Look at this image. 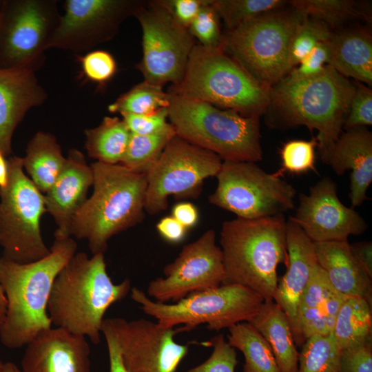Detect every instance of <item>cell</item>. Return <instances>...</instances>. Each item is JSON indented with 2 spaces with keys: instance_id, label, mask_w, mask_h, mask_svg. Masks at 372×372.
<instances>
[{
  "instance_id": "6da1fadb",
  "label": "cell",
  "mask_w": 372,
  "mask_h": 372,
  "mask_svg": "<svg viewBox=\"0 0 372 372\" xmlns=\"http://www.w3.org/2000/svg\"><path fill=\"white\" fill-rule=\"evenodd\" d=\"M71 237H55L50 253L29 263L0 257V287L6 311L0 324V341L8 349H19L52 328L48 303L54 279L76 254Z\"/></svg>"
},
{
  "instance_id": "7a4b0ae2",
  "label": "cell",
  "mask_w": 372,
  "mask_h": 372,
  "mask_svg": "<svg viewBox=\"0 0 372 372\" xmlns=\"http://www.w3.org/2000/svg\"><path fill=\"white\" fill-rule=\"evenodd\" d=\"M355 90V85L329 65L309 78L285 76L269 90L268 107L273 113L269 125L283 128L304 125L317 130L323 161L342 133Z\"/></svg>"
},
{
  "instance_id": "3957f363",
  "label": "cell",
  "mask_w": 372,
  "mask_h": 372,
  "mask_svg": "<svg viewBox=\"0 0 372 372\" xmlns=\"http://www.w3.org/2000/svg\"><path fill=\"white\" fill-rule=\"evenodd\" d=\"M126 278L114 284L106 270L104 254L89 258L76 253L56 276L50 291L48 313L52 324L72 334L101 341L104 315L131 291Z\"/></svg>"
},
{
  "instance_id": "277c9868",
  "label": "cell",
  "mask_w": 372,
  "mask_h": 372,
  "mask_svg": "<svg viewBox=\"0 0 372 372\" xmlns=\"http://www.w3.org/2000/svg\"><path fill=\"white\" fill-rule=\"evenodd\" d=\"M93 193L74 214L70 236L86 239L93 254H104L114 235L141 223L145 216L147 178L121 163H92Z\"/></svg>"
},
{
  "instance_id": "5b68a950",
  "label": "cell",
  "mask_w": 372,
  "mask_h": 372,
  "mask_svg": "<svg viewBox=\"0 0 372 372\" xmlns=\"http://www.w3.org/2000/svg\"><path fill=\"white\" fill-rule=\"evenodd\" d=\"M287 220L284 214L225 221L220 244L225 278L223 284H238L273 300L279 264L286 265Z\"/></svg>"
},
{
  "instance_id": "8992f818",
  "label": "cell",
  "mask_w": 372,
  "mask_h": 372,
  "mask_svg": "<svg viewBox=\"0 0 372 372\" xmlns=\"http://www.w3.org/2000/svg\"><path fill=\"white\" fill-rule=\"evenodd\" d=\"M167 92V118L176 136L223 161L262 160L260 116H244L232 110Z\"/></svg>"
},
{
  "instance_id": "52a82bcc",
  "label": "cell",
  "mask_w": 372,
  "mask_h": 372,
  "mask_svg": "<svg viewBox=\"0 0 372 372\" xmlns=\"http://www.w3.org/2000/svg\"><path fill=\"white\" fill-rule=\"evenodd\" d=\"M269 88L249 75L221 48L196 43L182 81L168 92L240 114L260 116L270 103Z\"/></svg>"
},
{
  "instance_id": "ba28073f",
  "label": "cell",
  "mask_w": 372,
  "mask_h": 372,
  "mask_svg": "<svg viewBox=\"0 0 372 372\" xmlns=\"http://www.w3.org/2000/svg\"><path fill=\"white\" fill-rule=\"evenodd\" d=\"M291 8L265 13L227 30L223 35V52L269 89L293 69L291 45L306 16Z\"/></svg>"
},
{
  "instance_id": "9c48e42d",
  "label": "cell",
  "mask_w": 372,
  "mask_h": 372,
  "mask_svg": "<svg viewBox=\"0 0 372 372\" xmlns=\"http://www.w3.org/2000/svg\"><path fill=\"white\" fill-rule=\"evenodd\" d=\"M130 292L131 298L146 315L157 319L160 326L181 324L186 331L201 324H206L209 331H218L249 322L265 302L254 291L234 283L189 293L173 304L154 301L136 287Z\"/></svg>"
},
{
  "instance_id": "30bf717a",
  "label": "cell",
  "mask_w": 372,
  "mask_h": 372,
  "mask_svg": "<svg viewBox=\"0 0 372 372\" xmlns=\"http://www.w3.org/2000/svg\"><path fill=\"white\" fill-rule=\"evenodd\" d=\"M8 179L0 188V247L4 258L29 263L50 253L40 220L46 211L42 193L24 173L22 157L8 158Z\"/></svg>"
},
{
  "instance_id": "8fae6325",
  "label": "cell",
  "mask_w": 372,
  "mask_h": 372,
  "mask_svg": "<svg viewBox=\"0 0 372 372\" xmlns=\"http://www.w3.org/2000/svg\"><path fill=\"white\" fill-rule=\"evenodd\" d=\"M217 187L209 202L238 218L254 219L283 214L295 207L296 190L256 163L223 161Z\"/></svg>"
},
{
  "instance_id": "7c38bea8",
  "label": "cell",
  "mask_w": 372,
  "mask_h": 372,
  "mask_svg": "<svg viewBox=\"0 0 372 372\" xmlns=\"http://www.w3.org/2000/svg\"><path fill=\"white\" fill-rule=\"evenodd\" d=\"M56 0H0V68L36 72L61 15Z\"/></svg>"
},
{
  "instance_id": "4fadbf2b",
  "label": "cell",
  "mask_w": 372,
  "mask_h": 372,
  "mask_svg": "<svg viewBox=\"0 0 372 372\" xmlns=\"http://www.w3.org/2000/svg\"><path fill=\"white\" fill-rule=\"evenodd\" d=\"M134 17L141 27L143 48L142 59L136 68L144 81L161 87L167 83L178 84L195 39L160 0L145 1Z\"/></svg>"
},
{
  "instance_id": "5bb4252c",
  "label": "cell",
  "mask_w": 372,
  "mask_h": 372,
  "mask_svg": "<svg viewBox=\"0 0 372 372\" xmlns=\"http://www.w3.org/2000/svg\"><path fill=\"white\" fill-rule=\"evenodd\" d=\"M222 163L217 154L176 135L145 174V212L155 215L165 210L169 196L178 200L197 198L204 180L216 176Z\"/></svg>"
},
{
  "instance_id": "9a60e30c",
  "label": "cell",
  "mask_w": 372,
  "mask_h": 372,
  "mask_svg": "<svg viewBox=\"0 0 372 372\" xmlns=\"http://www.w3.org/2000/svg\"><path fill=\"white\" fill-rule=\"evenodd\" d=\"M143 0H66L64 14L49 43L56 48L80 54L110 41L121 24L134 17Z\"/></svg>"
},
{
  "instance_id": "2e32d148",
  "label": "cell",
  "mask_w": 372,
  "mask_h": 372,
  "mask_svg": "<svg viewBox=\"0 0 372 372\" xmlns=\"http://www.w3.org/2000/svg\"><path fill=\"white\" fill-rule=\"evenodd\" d=\"M216 238L215 231L211 229L185 245L178 256L164 267L165 277L149 283L147 296L157 302H176L189 293L221 285L225 278V267Z\"/></svg>"
},
{
  "instance_id": "e0dca14e",
  "label": "cell",
  "mask_w": 372,
  "mask_h": 372,
  "mask_svg": "<svg viewBox=\"0 0 372 372\" xmlns=\"http://www.w3.org/2000/svg\"><path fill=\"white\" fill-rule=\"evenodd\" d=\"M127 372H176L189 346L174 340L185 327L165 328L146 319L108 318Z\"/></svg>"
},
{
  "instance_id": "ac0fdd59",
  "label": "cell",
  "mask_w": 372,
  "mask_h": 372,
  "mask_svg": "<svg viewBox=\"0 0 372 372\" xmlns=\"http://www.w3.org/2000/svg\"><path fill=\"white\" fill-rule=\"evenodd\" d=\"M290 218L314 242L346 241L367 228L364 218L340 201L337 185L328 176L311 187L308 194L300 195L296 214Z\"/></svg>"
},
{
  "instance_id": "d6986e66",
  "label": "cell",
  "mask_w": 372,
  "mask_h": 372,
  "mask_svg": "<svg viewBox=\"0 0 372 372\" xmlns=\"http://www.w3.org/2000/svg\"><path fill=\"white\" fill-rule=\"evenodd\" d=\"M287 270L278 283L273 300L282 309L290 323L296 344L304 340L299 325V305L311 271L318 263L315 242L290 217L287 221Z\"/></svg>"
},
{
  "instance_id": "ffe728a7",
  "label": "cell",
  "mask_w": 372,
  "mask_h": 372,
  "mask_svg": "<svg viewBox=\"0 0 372 372\" xmlns=\"http://www.w3.org/2000/svg\"><path fill=\"white\" fill-rule=\"evenodd\" d=\"M85 337L60 328L43 331L26 345L23 372H91Z\"/></svg>"
},
{
  "instance_id": "44dd1931",
  "label": "cell",
  "mask_w": 372,
  "mask_h": 372,
  "mask_svg": "<svg viewBox=\"0 0 372 372\" xmlns=\"http://www.w3.org/2000/svg\"><path fill=\"white\" fill-rule=\"evenodd\" d=\"M48 93L35 72L20 68H0V152L12 154L14 132L32 108L42 105Z\"/></svg>"
},
{
  "instance_id": "7402d4cb",
  "label": "cell",
  "mask_w": 372,
  "mask_h": 372,
  "mask_svg": "<svg viewBox=\"0 0 372 372\" xmlns=\"http://www.w3.org/2000/svg\"><path fill=\"white\" fill-rule=\"evenodd\" d=\"M93 183L91 165H87L81 152L71 149L62 172L44 196L46 211L57 225L54 237H71L72 219L86 200L87 191Z\"/></svg>"
},
{
  "instance_id": "603a6c76",
  "label": "cell",
  "mask_w": 372,
  "mask_h": 372,
  "mask_svg": "<svg viewBox=\"0 0 372 372\" xmlns=\"http://www.w3.org/2000/svg\"><path fill=\"white\" fill-rule=\"evenodd\" d=\"M338 175L351 170V207L361 205L372 182V134L366 127H354L342 132L322 161Z\"/></svg>"
},
{
  "instance_id": "cb8c5ba5",
  "label": "cell",
  "mask_w": 372,
  "mask_h": 372,
  "mask_svg": "<svg viewBox=\"0 0 372 372\" xmlns=\"http://www.w3.org/2000/svg\"><path fill=\"white\" fill-rule=\"evenodd\" d=\"M315 249L318 265L336 291L372 302V278L355 258L348 240L315 242Z\"/></svg>"
},
{
  "instance_id": "d4e9b609",
  "label": "cell",
  "mask_w": 372,
  "mask_h": 372,
  "mask_svg": "<svg viewBox=\"0 0 372 372\" xmlns=\"http://www.w3.org/2000/svg\"><path fill=\"white\" fill-rule=\"evenodd\" d=\"M327 43V65L346 78L371 86L372 38L368 30L355 28L333 32Z\"/></svg>"
},
{
  "instance_id": "484cf974",
  "label": "cell",
  "mask_w": 372,
  "mask_h": 372,
  "mask_svg": "<svg viewBox=\"0 0 372 372\" xmlns=\"http://www.w3.org/2000/svg\"><path fill=\"white\" fill-rule=\"evenodd\" d=\"M270 346L281 372H297L298 354L289 320L273 301H265L249 322Z\"/></svg>"
},
{
  "instance_id": "4316f807",
  "label": "cell",
  "mask_w": 372,
  "mask_h": 372,
  "mask_svg": "<svg viewBox=\"0 0 372 372\" xmlns=\"http://www.w3.org/2000/svg\"><path fill=\"white\" fill-rule=\"evenodd\" d=\"M23 169L41 192L47 193L65 163L60 145L51 133L39 131L30 140L23 158Z\"/></svg>"
},
{
  "instance_id": "83f0119b",
  "label": "cell",
  "mask_w": 372,
  "mask_h": 372,
  "mask_svg": "<svg viewBox=\"0 0 372 372\" xmlns=\"http://www.w3.org/2000/svg\"><path fill=\"white\" fill-rule=\"evenodd\" d=\"M372 303L362 298H347L333 331L341 350L372 343Z\"/></svg>"
},
{
  "instance_id": "f1b7e54d",
  "label": "cell",
  "mask_w": 372,
  "mask_h": 372,
  "mask_svg": "<svg viewBox=\"0 0 372 372\" xmlns=\"http://www.w3.org/2000/svg\"><path fill=\"white\" fill-rule=\"evenodd\" d=\"M84 133L90 157L103 163H121L131 136L123 119L105 116L98 126L86 129Z\"/></svg>"
},
{
  "instance_id": "f546056e",
  "label": "cell",
  "mask_w": 372,
  "mask_h": 372,
  "mask_svg": "<svg viewBox=\"0 0 372 372\" xmlns=\"http://www.w3.org/2000/svg\"><path fill=\"white\" fill-rule=\"evenodd\" d=\"M228 330L227 342L244 355L243 372H281L270 346L249 322L238 323Z\"/></svg>"
},
{
  "instance_id": "4dcf8cb0",
  "label": "cell",
  "mask_w": 372,
  "mask_h": 372,
  "mask_svg": "<svg viewBox=\"0 0 372 372\" xmlns=\"http://www.w3.org/2000/svg\"><path fill=\"white\" fill-rule=\"evenodd\" d=\"M176 135L175 130L170 123L162 130L152 134L138 135L131 133L121 164L132 172L146 174Z\"/></svg>"
},
{
  "instance_id": "1f68e13d",
  "label": "cell",
  "mask_w": 372,
  "mask_h": 372,
  "mask_svg": "<svg viewBox=\"0 0 372 372\" xmlns=\"http://www.w3.org/2000/svg\"><path fill=\"white\" fill-rule=\"evenodd\" d=\"M341 351L333 333L313 335L301 346L297 372H338Z\"/></svg>"
},
{
  "instance_id": "d6a6232c",
  "label": "cell",
  "mask_w": 372,
  "mask_h": 372,
  "mask_svg": "<svg viewBox=\"0 0 372 372\" xmlns=\"http://www.w3.org/2000/svg\"><path fill=\"white\" fill-rule=\"evenodd\" d=\"M291 7L304 16L319 21L331 30L354 19L366 17L352 0H293Z\"/></svg>"
},
{
  "instance_id": "836d02e7",
  "label": "cell",
  "mask_w": 372,
  "mask_h": 372,
  "mask_svg": "<svg viewBox=\"0 0 372 372\" xmlns=\"http://www.w3.org/2000/svg\"><path fill=\"white\" fill-rule=\"evenodd\" d=\"M169 105V93L164 92L163 87L143 81L118 96L107 110L121 114L145 115L168 107Z\"/></svg>"
},
{
  "instance_id": "e575fe53",
  "label": "cell",
  "mask_w": 372,
  "mask_h": 372,
  "mask_svg": "<svg viewBox=\"0 0 372 372\" xmlns=\"http://www.w3.org/2000/svg\"><path fill=\"white\" fill-rule=\"evenodd\" d=\"M287 2L282 0H211L227 30L265 13L279 10Z\"/></svg>"
},
{
  "instance_id": "d590c367",
  "label": "cell",
  "mask_w": 372,
  "mask_h": 372,
  "mask_svg": "<svg viewBox=\"0 0 372 372\" xmlns=\"http://www.w3.org/2000/svg\"><path fill=\"white\" fill-rule=\"evenodd\" d=\"M316 138L311 140H291L286 142L280 149L281 167L276 174L282 176L285 172L301 174L316 171Z\"/></svg>"
},
{
  "instance_id": "8d00e7d4",
  "label": "cell",
  "mask_w": 372,
  "mask_h": 372,
  "mask_svg": "<svg viewBox=\"0 0 372 372\" xmlns=\"http://www.w3.org/2000/svg\"><path fill=\"white\" fill-rule=\"evenodd\" d=\"M333 32L323 23L305 17L292 40L290 59L294 68L320 43L329 41Z\"/></svg>"
},
{
  "instance_id": "74e56055",
  "label": "cell",
  "mask_w": 372,
  "mask_h": 372,
  "mask_svg": "<svg viewBox=\"0 0 372 372\" xmlns=\"http://www.w3.org/2000/svg\"><path fill=\"white\" fill-rule=\"evenodd\" d=\"M187 30L195 41H198V44L203 47L221 48L223 34L220 28V17L211 0H206Z\"/></svg>"
},
{
  "instance_id": "f35d334b",
  "label": "cell",
  "mask_w": 372,
  "mask_h": 372,
  "mask_svg": "<svg viewBox=\"0 0 372 372\" xmlns=\"http://www.w3.org/2000/svg\"><path fill=\"white\" fill-rule=\"evenodd\" d=\"M78 60L84 79L100 87L109 82L117 71L114 57L106 50H91L79 56Z\"/></svg>"
},
{
  "instance_id": "ab89813d",
  "label": "cell",
  "mask_w": 372,
  "mask_h": 372,
  "mask_svg": "<svg viewBox=\"0 0 372 372\" xmlns=\"http://www.w3.org/2000/svg\"><path fill=\"white\" fill-rule=\"evenodd\" d=\"M210 342L214 347L211 355L200 364L185 372H234L238 363L235 349L223 334L214 337Z\"/></svg>"
},
{
  "instance_id": "60d3db41",
  "label": "cell",
  "mask_w": 372,
  "mask_h": 372,
  "mask_svg": "<svg viewBox=\"0 0 372 372\" xmlns=\"http://www.w3.org/2000/svg\"><path fill=\"white\" fill-rule=\"evenodd\" d=\"M371 125L372 90L369 86L357 83L344 127L349 130Z\"/></svg>"
},
{
  "instance_id": "b9f144b4",
  "label": "cell",
  "mask_w": 372,
  "mask_h": 372,
  "mask_svg": "<svg viewBox=\"0 0 372 372\" xmlns=\"http://www.w3.org/2000/svg\"><path fill=\"white\" fill-rule=\"evenodd\" d=\"M334 290L325 272L317 263L301 296L299 313L320 306Z\"/></svg>"
},
{
  "instance_id": "7bdbcfd3",
  "label": "cell",
  "mask_w": 372,
  "mask_h": 372,
  "mask_svg": "<svg viewBox=\"0 0 372 372\" xmlns=\"http://www.w3.org/2000/svg\"><path fill=\"white\" fill-rule=\"evenodd\" d=\"M327 41L318 43L286 76L290 79H303L320 73L328 63L329 47Z\"/></svg>"
},
{
  "instance_id": "ee69618b",
  "label": "cell",
  "mask_w": 372,
  "mask_h": 372,
  "mask_svg": "<svg viewBox=\"0 0 372 372\" xmlns=\"http://www.w3.org/2000/svg\"><path fill=\"white\" fill-rule=\"evenodd\" d=\"M122 119L132 134L148 135L164 129L169 123L167 107L162 108L151 114L136 115L121 114Z\"/></svg>"
},
{
  "instance_id": "f6af8a7d",
  "label": "cell",
  "mask_w": 372,
  "mask_h": 372,
  "mask_svg": "<svg viewBox=\"0 0 372 372\" xmlns=\"http://www.w3.org/2000/svg\"><path fill=\"white\" fill-rule=\"evenodd\" d=\"M338 372H372V343L342 349Z\"/></svg>"
},
{
  "instance_id": "bcb514c9",
  "label": "cell",
  "mask_w": 372,
  "mask_h": 372,
  "mask_svg": "<svg viewBox=\"0 0 372 372\" xmlns=\"http://www.w3.org/2000/svg\"><path fill=\"white\" fill-rule=\"evenodd\" d=\"M174 19L188 29L206 0H160Z\"/></svg>"
},
{
  "instance_id": "7dc6e473",
  "label": "cell",
  "mask_w": 372,
  "mask_h": 372,
  "mask_svg": "<svg viewBox=\"0 0 372 372\" xmlns=\"http://www.w3.org/2000/svg\"><path fill=\"white\" fill-rule=\"evenodd\" d=\"M299 325L304 341L313 335H327L332 333L327 327L326 317L320 306L300 311Z\"/></svg>"
},
{
  "instance_id": "c3c4849f",
  "label": "cell",
  "mask_w": 372,
  "mask_h": 372,
  "mask_svg": "<svg viewBox=\"0 0 372 372\" xmlns=\"http://www.w3.org/2000/svg\"><path fill=\"white\" fill-rule=\"evenodd\" d=\"M101 333L107 343L110 360V372H127L123 363L121 351L116 338L108 318L104 319Z\"/></svg>"
},
{
  "instance_id": "681fc988",
  "label": "cell",
  "mask_w": 372,
  "mask_h": 372,
  "mask_svg": "<svg viewBox=\"0 0 372 372\" xmlns=\"http://www.w3.org/2000/svg\"><path fill=\"white\" fill-rule=\"evenodd\" d=\"M156 229L163 239L172 243L180 242L187 230L172 216L161 219L156 225Z\"/></svg>"
},
{
  "instance_id": "f907efd6",
  "label": "cell",
  "mask_w": 372,
  "mask_h": 372,
  "mask_svg": "<svg viewBox=\"0 0 372 372\" xmlns=\"http://www.w3.org/2000/svg\"><path fill=\"white\" fill-rule=\"evenodd\" d=\"M172 212V216L187 229L194 227L198 220V209L191 203H178L173 207Z\"/></svg>"
},
{
  "instance_id": "816d5d0a",
  "label": "cell",
  "mask_w": 372,
  "mask_h": 372,
  "mask_svg": "<svg viewBox=\"0 0 372 372\" xmlns=\"http://www.w3.org/2000/svg\"><path fill=\"white\" fill-rule=\"evenodd\" d=\"M353 254L359 262L372 278V242L362 241L351 245Z\"/></svg>"
},
{
  "instance_id": "f5cc1de1",
  "label": "cell",
  "mask_w": 372,
  "mask_h": 372,
  "mask_svg": "<svg viewBox=\"0 0 372 372\" xmlns=\"http://www.w3.org/2000/svg\"><path fill=\"white\" fill-rule=\"evenodd\" d=\"M8 179V159L0 152V188L5 187Z\"/></svg>"
},
{
  "instance_id": "db71d44e",
  "label": "cell",
  "mask_w": 372,
  "mask_h": 372,
  "mask_svg": "<svg viewBox=\"0 0 372 372\" xmlns=\"http://www.w3.org/2000/svg\"><path fill=\"white\" fill-rule=\"evenodd\" d=\"M6 311V300L0 287V324L3 322Z\"/></svg>"
},
{
  "instance_id": "11a10c76",
  "label": "cell",
  "mask_w": 372,
  "mask_h": 372,
  "mask_svg": "<svg viewBox=\"0 0 372 372\" xmlns=\"http://www.w3.org/2000/svg\"><path fill=\"white\" fill-rule=\"evenodd\" d=\"M3 372H23L14 363L7 362L4 364Z\"/></svg>"
},
{
  "instance_id": "9f6ffc18",
  "label": "cell",
  "mask_w": 372,
  "mask_h": 372,
  "mask_svg": "<svg viewBox=\"0 0 372 372\" xmlns=\"http://www.w3.org/2000/svg\"><path fill=\"white\" fill-rule=\"evenodd\" d=\"M4 364H5V362H3L0 360V372H3Z\"/></svg>"
}]
</instances>
